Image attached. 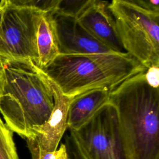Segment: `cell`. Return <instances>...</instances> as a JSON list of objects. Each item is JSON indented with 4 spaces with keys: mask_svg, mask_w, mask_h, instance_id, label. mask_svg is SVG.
Masks as SVG:
<instances>
[{
    "mask_svg": "<svg viewBox=\"0 0 159 159\" xmlns=\"http://www.w3.org/2000/svg\"><path fill=\"white\" fill-rule=\"evenodd\" d=\"M108 1L91 0L76 19L95 39L116 53H126L117 35L115 23L107 6Z\"/></svg>",
    "mask_w": 159,
    "mask_h": 159,
    "instance_id": "9",
    "label": "cell"
},
{
    "mask_svg": "<svg viewBox=\"0 0 159 159\" xmlns=\"http://www.w3.org/2000/svg\"><path fill=\"white\" fill-rule=\"evenodd\" d=\"M111 91L96 89L75 96L70 104L66 125L70 130H76L88 121L109 100Z\"/></svg>",
    "mask_w": 159,
    "mask_h": 159,
    "instance_id": "10",
    "label": "cell"
},
{
    "mask_svg": "<svg viewBox=\"0 0 159 159\" xmlns=\"http://www.w3.org/2000/svg\"><path fill=\"white\" fill-rule=\"evenodd\" d=\"M54 98V107L48 120L36 127L26 139L32 159H55L56 151L66 129L68 107L73 98L64 95L49 79Z\"/></svg>",
    "mask_w": 159,
    "mask_h": 159,
    "instance_id": "7",
    "label": "cell"
},
{
    "mask_svg": "<svg viewBox=\"0 0 159 159\" xmlns=\"http://www.w3.org/2000/svg\"><path fill=\"white\" fill-rule=\"evenodd\" d=\"M3 83V75H2V62L0 59V95L2 91Z\"/></svg>",
    "mask_w": 159,
    "mask_h": 159,
    "instance_id": "19",
    "label": "cell"
},
{
    "mask_svg": "<svg viewBox=\"0 0 159 159\" xmlns=\"http://www.w3.org/2000/svg\"><path fill=\"white\" fill-rule=\"evenodd\" d=\"M52 16L60 54L114 52L92 37L76 19L53 12Z\"/></svg>",
    "mask_w": 159,
    "mask_h": 159,
    "instance_id": "8",
    "label": "cell"
},
{
    "mask_svg": "<svg viewBox=\"0 0 159 159\" xmlns=\"http://www.w3.org/2000/svg\"><path fill=\"white\" fill-rule=\"evenodd\" d=\"M130 1L146 11L159 14L158 0H130Z\"/></svg>",
    "mask_w": 159,
    "mask_h": 159,
    "instance_id": "15",
    "label": "cell"
},
{
    "mask_svg": "<svg viewBox=\"0 0 159 159\" xmlns=\"http://www.w3.org/2000/svg\"><path fill=\"white\" fill-rule=\"evenodd\" d=\"M43 13L22 0H7L0 27V59L36 63L37 32Z\"/></svg>",
    "mask_w": 159,
    "mask_h": 159,
    "instance_id": "5",
    "label": "cell"
},
{
    "mask_svg": "<svg viewBox=\"0 0 159 159\" xmlns=\"http://www.w3.org/2000/svg\"><path fill=\"white\" fill-rule=\"evenodd\" d=\"M70 134L87 159H129L116 109L109 102Z\"/></svg>",
    "mask_w": 159,
    "mask_h": 159,
    "instance_id": "6",
    "label": "cell"
},
{
    "mask_svg": "<svg viewBox=\"0 0 159 159\" xmlns=\"http://www.w3.org/2000/svg\"><path fill=\"white\" fill-rule=\"evenodd\" d=\"M52 13L42 14L37 29L36 43L38 58L36 64L41 69L45 68L60 54Z\"/></svg>",
    "mask_w": 159,
    "mask_h": 159,
    "instance_id": "11",
    "label": "cell"
},
{
    "mask_svg": "<svg viewBox=\"0 0 159 159\" xmlns=\"http://www.w3.org/2000/svg\"><path fill=\"white\" fill-rule=\"evenodd\" d=\"M145 78L147 83L155 88L159 86V66L151 67L145 71Z\"/></svg>",
    "mask_w": 159,
    "mask_h": 159,
    "instance_id": "16",
    "label": "cell"
},
{
    "mask_svg": "<svg viewBox=\"0 0 159 159\" xmlns=\"http://www.w3.org/2000/svg\"><path fill=\"white\" fill-rule=\"evenodd\" d=\"M0 113L12 132L25 140L45 124L54 107L49 78L32 60H2Z\"/></svg>",
    "mask_w": 159,
    "mask_h": 159,
    "instance_id": "1",
    "label": "cell"
},
{
    "mask_svg": "<svg viewBox=\"0 0 159 159\" xmlns=\"http://www.w3.org/2000/svg\"><path fill=\"white\" fill-rule=\"evenodd\" d=\"M55 159H68L66 147L64 143H61L60 148L56 151V157Z\"/></svg>",
    "mask_w": 159,
    "mask_h": 159,
    "instance_id": "17",
    "label": "cell"
},
{
    "mask_svg": "<svg viewBox=\"0 0 159 159\" xmlns=\"http://www.w3.org/2000/svg\"><path fill=\"white\" fill-rule=\"evenodd\" d=\"M146 70L110 92L129 159H159V89L147 83Z\"/></svg>",
    "mask_w": 159,
    "mask_h": 159,
    "instance_id": "2",
    "label": "cell"
},
{
    "mask_svg": "<svg viewBox=\"0 0 159 159\" xmlns=\"http://www.w3.org/2000/svg\"><path fill=\"white\" fill-rule=\"evenodd\" d=\"M70 98L96 89L112 91L147 69L127 53L59 54L42 69Z\"/></svg>",
    "mask_w": 159,
    "mask_h": 159,
    "instance_id": "3",
    "label": "cell"
},
{
    "mask_svg": "<svg viewBox=\"0 0 159 159\" xmlns=\"http://www.w3.org/2000/svg\"><path fill=\"white\" fill-rule=\"evenodd\" d=\"M68 159H87L78 144L70 135H67L64 143Z\"/></svg>",
    "mask_w": 159,
    "mask_h": 159,
    "instance_id": "14",
    "label": "cell"
},
{
    "mask_svg": "<svg viewBox=\"0 0 159 159\" xmlns=\"http://www.w3.org/2000/svg\"><path fill=\"white\" fill-rule=\"evenodd\" d=\"M0 159H19L13 132L0 117Z\"/></svg>",
    "mask_w": 159,
    "mask_h": 159,
    "instance_id": "12",
    "label": "cell"
},
{
    "mask_svg": "<svg viewBox=\"0 0 159 159\" xmlns=\"http://www.w3.org/2000/svg\"><path fill=\"white\" fill-rule=\"evenodd\" d=\"M107 8L126 53L146 69L159 66V14L146 11L130 0H114Z\"/></svg>",
    "mask_w": 159,
    "mask_h": 159,
    "instance_id": "4",
    "label": "cell"
},
{
    "mask_svg": "<svg viewBox=\"0 0 159 159\" xmlns=\"http://www.w3.org/2000/svg\"><path fill=\"white\" fill-rule=\"evenodd\" d=\"M91 0H58L53 13L77 19Z\"/></svg>",
    "mask_w": 159,
    "mask_h": 159,
    "instance_id": "13",
    "label": "cell"
},
{
    "mask_svg": "<svg viewBox=\"0 0 159 159\" xmlns=\"http://www.w3.org/2000/svg\"><path fill=\"white\" fill-rule=\"evenodd\" d=\"M7 4V0H2L0 1V27L2 22L4 14Z\"/></svg>",
    "mask_w": 159,
    "mask_h": 159,
    "instance_id": "18",
    "label": "cell"
}]
</instances>
